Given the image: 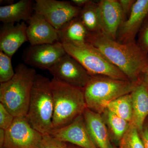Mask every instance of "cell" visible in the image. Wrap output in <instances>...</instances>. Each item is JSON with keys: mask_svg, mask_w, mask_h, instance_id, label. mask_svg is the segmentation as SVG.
<instances>
[{"mask_svg": "<svg viewBox=\"0 0 148 148\" xmlns=\"http://www.w3.org/2000/svg\"><path fill=\"white\" fill-rule=\"evenodd\" d=\"M86 41L97 49L130 80L138 82L148 67V53L136 42L121 43L102 32L88 34Z\"/></svg>", "mask_w": 148, "mask_h": 148, "instance_id": "6da1fadb", "label": "cell"}, {"mask_svg": "<svg viewBox=\"0 0 148 148\" xmlns=\"http://www.w3.org/2000/svg\"><path fill=\"white\" fill-rule=\"evenodd\" d=\"M13 77L0 84V102L12 115L27 116L31 91L36 72L23 64H18Z\"/></svg>", "mask_w": 148, "mask_h": 148, "instance_id": "7a4b0ae2", "label": "cell"}, {"mask_svg": "<svg viewBox=\"0 0 148 148\" xmlns=\"http://www.w3.org/2000/svg\"><path fill=\"white\" fill-rule=\"evenodd\" d=\"M53 112L52 130L65 127L83 114L86 108L84 88L76 87L53 78Z\"/></svg>", "mask_w": 148, "mask_h": 148, "instance_id": "3957f363", "label": "cell"}, {"mask_svg": "<svg viewBox=\"0 0 148 148\" xmlns=\"http://www.w3.org/2000/svg\"><path fill=\"white\" fill-rule=\"evenodd\" d=\"M141 81L121 80L101 75L91 76L84 88L86 108L100 114L106 104L121 96L130 94Z\"/></svg>", "mask_w": 148, "mask_h": 148, "instance_id": "277c9868", "label": "cell"}, {"mask_svg": "<svg viewBox=\"0 0 148 148\" xmlns=\"http://www.w3.org/2000/svg\"><path fill=\"white\" fill-rule=\"evenodd\" d=\"M53 112L51 81L36 74L31 91L27 118L32 127L42 135L50 134Z\"/></svg>", "mask_w": 148, "mask_h": 148, "instance_id": "5b68a950", "label": "cell"}, {"mask_svg": "<svg viewBox=\"0 0 148 148\" xmlns=\"http://www.w3.org/2000/svg\"><path fill=\"white\" fill-rule=\"evenodd\" d=\"M62 44L66 53L78 61L90 76H104L114 79L129 80L97 49L87 42L80 43L65 42Z\"/></svg>", "mask_w": 148, "mask_h": 148, "instance_id": "8992f818", "label": "cell"}, {"mask_svg": "<svg viewBox=\"0 0 148 148\" xmlns=\"http://www.w3.org/2000/svg\"><path fill=\"white\" fill-rule=\"evenodd\" d=\"M34 12L42 15L57 31L69 21L79 16L82 8L71 1L56 0H35Z\"/></svg>", "mask_w": 148, "mask_h": 148, "instance_id": "52a82bcc", "label": "cell"}, {"mask_svg": "<svg viewBox=\"0 0 148 148\" xmlns=\"http://www.w3.org/2000/svg\"><path fill=\"white\" fill-rule=\"evenodd\" d=\"M42 136L32 127L27 116L16 117L6 130L3 148H38Z\"/></svg>", "mask_w": 148, "mask_h": 148, "instance_id": "ba28073f", "label": "cell"}, {"mask_svg": "<svg viewBox=\"0 0 148 148\" xmlns=\"http://www.w3.org/2000/svg\"><path fill=\"white\" fill-rule=\"evenodd\" d=\"M48 71L56 79L82 88L85 87L91 77L78 61L67 53Z\"/></svg>", "mask_w": 148, "mask_h": 148, "instance_id": "9c48e42d", "label": "cell"}, {"mask_svg": "<svg viewBox=\"0 0 148 148\" xmlns=\"http://www.w3.org/2000/svg\"><path fill=\"white\" fill-rule=\"evenodd\" d=\"M66 53L62 43L29 45L24 49L22 58L25 64L33 67L48 70Z\"/></svg>", "mask_w": 148, "mask_h": 148, "instance_id": "30bf717a", "label": "cell"}, {"mask_svg": "<svg viewBox=\"0 0 148 148\" xmlns=\"http://www.w3.org/2000/svg\"><path fill=\"white\" fill-rule=\"evenodd\" d=\"M50 135L62 142H68L80 147L98 148L88 131L83 114L65 127L52 130Z\"/></svg>", "mask_w": 148, "mask_h": 148, "instance_id": "8fae6325", "label": "cell"}, {"mask_svg": "<svg viewBox=\"0 0 148 148\" xmlns=\"http://www.w3.org/2000/svg\"><path fill=\"white\" fill-rule=\"evenodd\" d=\"M102 32L116 40L119 31L123 22L119 1L101 0L98 2Z\"/></svg>", "mask_w": 148, "mask_h": 148, "instance_id": "7c38bea8", "label": "cell"}, {"mask_svg": "<svg viewBox=\"0 0 148 148\" xmlns=\"http://www.w3.org/2000/svg\"><path fill=\"white\" fill-rule=\"evenodd\" d=\"M148 14V0L135 1L129 16L122 23L117 41L121 43L135 41V37Z\"/></svg>", "mask_w": 148, "mask_h": 148, "instance_id": "4fadbf2b", "label": "cell"}, {"mask_svg": "<svg viewBox=\"0 0 148 148\" xmlns=\"http://www.w3.org/2000/svg\"><path fill=\"white\" fill-rule=\"evenodd\" d=\"M28 23L27 33L30 45L52 44L59 41L58 31L41 14L34 12Z\"/></svg>", "mask_w": 148, "mask_h": 148, "instance_id": "5bb4252c", "label": "cell"}, {"mask_svg": "<svg viewBox=\"0 0 148 148\" xmlns=\"http://www.w3.org/2000/svg\"><path fill=\"white\" fill-rule=\"evenodd\" d=\"M27 24L24 21L3 24L0 28V51L12 57L24 43L28 41Z\"/></svg>", "mask_w": 148, "mask_h": 148, "instance_id": "9a60e30c", "label": "cell"}, {"mask_svg": "<svg viewBox=\"0 0 148 148\" xmlns=\"http://www.w3.org/2000/svg\"><path fill=\"white\" fill-rule=\"evenodd\" d=\"M83 115L88 131L96 147L111 148L108 129L100 114L86 108Z\"/></svg>", "mask_w": 148, "mask_h": 148, "instance_id": "2e32d148", "label": "cell"}, {"mask_svg": "<svg viewBox=\"0 0 148 148\" xmlns=\"http://www.w3.org/2000/svg\"><path fill=\"white\" fill-rule=\"evenodd\" d=\"M132 98V116L131 124L140 132L143 130L148 116V88L142 81L130 93Z\"/></svg>", "mask_w": 148, "mask_h": 148, "instance_id": "e0dca14e", "label": "cell"}, {"mask_svg": "<svg viewBox=\"0 0 148 148\" xmlns=\"http://www.w3.org/2000/svg\"><path fill=\"white\" fill-rule=\"evenodd\" d=\"M35 1L21 0L9 5L0 7V21L3 24L28 22L34 13Z\"/></svg>", "mask_w": 148, "mask_h": 148, "instance_id": "ac0fdd59", "label": "cell"}, {"mask_svg": "<svg viewBox=\"0 0 148 148\" xmlns=\"http://www.w3.org/2000/svg\"><path fill=\"white\" fill-rule=\"evenodd\" d=\"M88 33L79 16L72 19L58 31L59 41L62 43L86 42Z\"/></svg>", "mask_w": 148, "mask_h": 148, "instance_id": "d6986e66", "label": "cell"}, {"mask_svg": "<svg viewBox=\"0 0 148 148\" xmlns=\"http://www.w3.org/2000/svg\"><path fill=\"white\" fill-rule=\"evenodd\" d=\"M79 17L89 33L102 32L98 2L90 1L82 8Z\"/></svg>", "mask_w": 148, "mask_h": 148, "instance_id": "ffe728a7", "label": "cell"}, {"mask_svg": "<svg viewBox=\"0 0 148 148\" xmlns=\"http://www.w3.org/2000/svg\"><path fill=\"white\" fill-rule=\"evenodd\" d=\"M106 110L131 123L132 106L130 93L123 95L108 103L106 106Z\"/></svg>", "mask_w": 148, "mask_h": 148, "instance_id": "44dd1931", "label": "cell"}, {"mask_svg": "<svg viewBox=\"0 0 148 148\" xmlns=\"http://www.w3.org/2000/svg\"><path fill=\"white\" fill-rule=\"evenodd\" d=\"M106 111L107 122L114 138L120 141L127 132L130 123L110 111L107 110Z\"/></svg>", "mask_w": 148, "mask_h": 148, "instance_id": "7402d4cb", "label": "cell"}, {"mask_svg": "<svg viewBox=\"0 0 148 148\" xmlns=\"http://www.w3.org/2000/svg\"><path fill=\"white\" fill-rule=\"evenodd\" d=\"M120 148H145L138 129L130 123L127 132L119 141Z\"/></svg>", "mask_w": 148, "mask_h": 148, "instance_id": "603a6c76", "label": "cell"}, {"mask_svg": "<svg viewBox=\"0 0 148 148\" xmlns=\"http://www.w3.org/2000/svg\"><path fill=\"white\" fill-rule=\"evenodd\" d=\"M11 58L2 51H0V82L8 81L14 74L11 63Z\"/></svg>", "mask_w": 148, "mask_h": 148, "instance_id": "cb8c5ba5", "label": "cell"}, {"mask_svg": "<svg viewBox=\"0 0 148 148\" xmlns=\"http://www.w3.org/2000/svg\"><path fill=\"white\" fill-rule=\"evenodd\" d=\"M38 148H68L64 142L58 140L50 134L43 135Z\"/></svg>", "mask_w": 148, "mask_h": 148, "instance_id": "d4e9b609", "label": "cell"}, {"mask_svg": "<svg viewBox=\"0 0 148 148\" xmlns=\"http://www.w3.org/2000/svg\"><path fill=\"white\" fill-rule=\"evenodd\" d=\"M15 117L0 103V128L7 130L13 123Z\"/></svg>", "mask_w": 148, "mask_h": 148, "instance_id": "484cf974", "label": "cell"}, {"mask_svg": "<svg viewBox=\"0 0 148 148\" xmlns=\"http://www.w3.org/2000/svg\"><path fill=\"white\" fill-rule=\"evenodd\" d=\"M135 1V0H119L122 12L123 22L129 16Z\"/></svg>", "mask_w": 148, "mask_h": 148, "instance_id": "4316f807", "label": "cell"}, {"mask_svg": "<svg viewBox=\"0 0 148 148\" xmlns=\"http://www.w3.org/2000/svg\"><path fill=\"white\" fill-rule=\"evenodd\" d=\"M137 43L144 51L148 53V22L141 32Z\"/></svg>", "mask_w": 148, "mask_h": 148, "instance_id": "83f0119b", "label": "cell"}, {"mask_svg": "<svg viewBox=\"0 0 148 148\" xmlns=\"http://www.w3.org/2000/svg\"><path fill=\"white\" fill-rule=\"evenodd\" d=\"M140 134L145 148H148V123H145L143 130Z\"/></svg>", "mask_w": 148, "mask_h": 148, "instance_id": "f1b7e54d", "label": "cell"}, {"mask_svg": "<svg viewBox=\"0 0 148 148\" xmlns=\"http://www.w3.org/2000/svg\"><path fill=\"white\" fill-rule=\"evenodd\" d=\"M90 1V0H72L71 2L75 6L82 8Z\"/></svg>", "mask_w": 148, "mask_h": 148, "instance_id": "f546056e", "label": "cell"}, {"mask_svg": "<svg viewBox=\"0 0 148 148\" xmlns=\"http://www.w3.org/2000/svg\"><path fill=\"white\" fill-rule=\"evenodd\" d=\"M5 130L0 128V148H3L5 138Z\"/></svg>", "mask_w": 148, "mask_h": 148, "instance_id": "4dcf8cb0", "label": "cell"}, {"mask_svg": "<svg viewBox=\"0 0 148 148\" xmlns=\"http://www.w3.org/2000/svg\"><path fill=\"white\" fill-rule=\"evenodd\" d=\"M140 79L148 88V67L141 76Z\"/></svg>", "mask_w": 148, "mask_h": 148, "instance_id": "1f68e13d", "label": "cell"}, {"mask_svg": "<svg viewBox=\"0 0 148 148\" xmlns=\"http://www.w3.org/2000/svg\"><path fill=\"white\" fill-rule=\"evenodd\" d=\"M111 148H120L119 147H116L114 145H112V147H111Z\"/></svg>", "mask_w": 148, "mask_h": 148, "instance_id": "d6a6232c", "label": "cell"}, {"mask_svg": "<svg viewBox=\"0 0 148 148\" xmlns=\"http://www.w3.org/2000/svg\"><path fill=\"white\" fill-rule=\"evenodd\" d=\"M68 148H77L75 147H73V146H68Z\"/></svg>", "mask_w": 148, "mask_h": 148, "instance_id": "836d02e7", "label": "cell"}]
</instances>
